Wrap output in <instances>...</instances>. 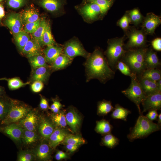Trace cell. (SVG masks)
<instances>
[{
	"label": "cell",
	"instance_id": "obj_1",
	"mask_svg": "<svg viewBox=\"0 0 161 161\" xmlns=\"http://www.w3.org/2000/svg\"><path fill=\"white\" fill-rule=\"evenodd\" d=\"M84 64L87 81L95 78L105 83L114 77V71L110 67L102 53L98 49H96L89 55Z\"/></svg>",
	"mask_w": 161,
	"mask_h": 161
},
{
	"label": "cell",
	"instance_id": "obj_2",
	"mask_svg": "<svg viewBox=\"0 0 161 161\" xmlns=\"http://www.w3.org/2000/svg\"><path fill=\"white\" fill-rule=\"evenodd\" d=\"M161 125L154 123L142 113L140 114L135 126L130 128L127 137L130 142L145 138L151 133L160 130Z\"/></svg>",
	"mask_w": 161,
	"mask_h": 161
},
{
	"label": "cell",
	"instance_id": "obj_3",
	"mask_svg": "<svg viewBox=\"0 0 161 161\" xmlns=\"http://www.w3.org/2000/svg\"><path fill=\"white\" fill-rule=\"evenodd\" d=\"M147 50L141 48L131 50L125 54L122 61L128 65L131 72L137 75L146 69L145 57Z\"/></svg>",
	"mask_w": 161,
	"mask_h": 161
},
{
	"label": "cell",
	"instance_id": "obj_4",
	"mask_svg": "<svg viewBox=\"0 0 161 161\" xmlns=\"http://www.w3.org/2000/svg\"><path fill=\"white\" fill-rule=\"evenodd\" d=\"M31 110V108L24 103L11 99L9 110L0 126H4L20 121Z\"/></svg>",
	"mask_w": 161,
	"mask_h": 161
},
{
	"label": "cell",
	"instance_id": "obj_5",
	"mask_svg": "<svg viewBox=\"0 0 161 161\" xmlns=\"http://www.w3.org/2000/svg\"><path fill=\"white\" fill-rule=\"evenodd\" d=\"M131 83L126 89L122 91V92L137 106L139 114L142 113L140 105L146 97L138 80L137 75L132 73L130 77Z\"/></svg>",
	"mask_w": 161,
	"mask_h": 161
},
{
	"label": "cell",
	"instance_id": "obj_6",
	"mask_svg": "<svg viewBox=\"0 0 161 161\" xmlns=\"http://www.w3.org/2000/svg\"><path fill=\"white\" fill-rule=\"evenodd\" d=\"M123 45V39L122 38L114 40L109 44L106 52L107 61L114 71L117 69L118 62L125 53Z\"/></svg>",
	"mask_w": 161,
	"mask_h": 161
},
{
	"label": "cell",
	"instance_id": "obj_7",
	"mask_svg": "<svg viewBox=\"0 0 161 161\" xmlns=\"http://www.w3.org/2000/svg\"><path fill=\"white\" fill-rule=\"evenodd\" d=\"M64 54L72 59L77 56L88 58L90 55L84 49L80 44L76 41H72L65 45Z\"/></svg>",
	"mask_w": 161,
	"mask_h": 161
},
{
	"label": "cell",
	"instance_id": "obj_8",
	"mask_svg": "<svg viewBox=\"0 0 161 161\" xmlns=\"http://www.w3.org/2000/svg\"><path fill=\"white\" fill-rule=\"evenodd\" d=\"M143 113L150 110L161 109V92H157L147 95L141 103Z\"/></svg>",
	"mask_w": 161,
	"mask_h": 161
},
{
	"label": "cell",
	"instance_id": "obj_9",
	"mask_svg": "<svg viewBox=\"0 0 161 161\" xmlns=\"http://www.w3.org/2000/svg\"><path fill=\"white\" fill-rule=\"evenodd\" d=\"M38 119L35 112L32 110L20 121L18 125L24 129L35 131L38 126Z\"/></svg>",
	"mask_w": 161,
	"mask_h": 161
},
{
	"label": "cell",
	"instance_id": "obj_10",
	"mask_svg": "<svg viewBox=\"0 0 161 161\" xmlns=\"http://www.w3.org/2000/svg\"><path fill=\"white\" fill-rule=\"evenodd\" d=\"M24 129L19 125L12 123L0 127V130L13 140L18 141L21 138Z\"/></svg>",
	"mask_w": 161,
	"mask_h": 161
},
{
	"label": "cell",
	"instance_id": "obj_11",
	"mask_svg": "<svg viewBox=\"0 0 161 161\" xmlns=\"http://www.w3.org/2000/svg\"><path fill=\"white\" fill-rule=\"evenodd\" d=\"M41 47L33 38L27 42L22 51V54L28 58L35 55L41 54Z\"/></svg>",
	"mask_w": 161,
	"mask_h": 161
},
{
	"label": "cell",
	"instance_id": "obj_12",
	"mask_svg": "<svg viewBox=\"0 0 161 161\" xmlns=\"http://www.w3.org/2000/svg\"><path fill=\"white\" fill-rule=\"evenodd\" d=\"M63 51V48L55 44L47 46L43 50L47 63L52 64Z\"/></svg>",
	"mask_w": 161,
	"mask_h": 161
},
{
	"label": "cell",
	"instance_id": "obj_13",
	"mask_svg": "<svg viewBox=\"0 0 161 161\" xmlns=\"http://www.w3.org/2000/svg\"><path fill=\"white\" fill-rule=\"evenodd\" d=\"M161 23V20L159 16L151 13L147 15L143 25V28L148 33L152 34Z\"/></svg>",
	"mask_w": 161,
	"mask_h": 161
},
{
	"label": "cell",
	"instance_id": "obj_14",
	"mask_svg": "<svg viewBox=\"0 0 161 161\" xmlns=\"http://www.w3.org/2000/svg\"><path fill=\"white\" fill-rule=\"evenodd\" d=\"M145 38L143 32L140 30H135L131 34L127 45L128 48H137L143 46Z\"/></svg>",
	"mask_w": 161,
	"mask_h": 161
},
{
	"label": "cell",
	"instance_id": "obj_15",
	"mask_svg": "<svg viewBox=\"0 0 161 161\" xmlns=\"http://www.w3.org/2000/svg\"><path fill=\"white\" fill-rule=\"evenodd\" d=\"M137 76L142 89L146 96L157 92H161L158 88L157 81Z\"/></svg>",
	"mask_w": 161,
	"mask_h": 161
},
{
	"label": "cell",
	"instance_id": "obj_16",
	"mask_svg": "<svg viewBox=\"0 0 161 161\" xmlns=\"http://www.w3.org/2000/svg\"><path fill=\"white\" fill-rule=\"evenodd\" d=\"M65 117L67 124L73 132H76L79 128L81 120L78 113L74 109H71L68 112Z\"/></svg>",
	"mask_w": 161,
	"mask_h": 161
},
{
	"label": "cell",
	"instance_id": "obj_17",
	"mask_svg": "<svg viewBox=\"0 0 161 161\" xmlns=\"http://www.w3.org/2000/svg\"><path fill=\"white\" fill-rule=\"evenodd\" d=\"M48 67L42 66L34 69L31 76L33 81H39L44 82H47L50 74Z\"/></svg>",
	"mask_w": 161,
	"mask_h": 161
},
{
	"label": "cell",
	"instance_id": "obj_18",
	"mask_svg": "<svg viewBox=\"0 0 161 161\" xmlns=\"http://www.w3.org/2000/svg\"><path fill=\"white\" fill-rule=\"evenodd\" d=\"M80 11L85 16L91 19L95 18L101 13L99 7L97 4L93 3L84 6L81 8Z\"/></svg>",
	"mask_w": 161,
	"mask_h": 161
},
{
	"label": "cell",
	"instance_id": "obj_19",
	"mask_svg": "<svg viewBox=\"0 0 161 161\" xmlns=\"http://www.w3.org/2000/svg\"><path fill=\"white\" fill-rule=\"evenodd\" d=\"M64 130L58 128H55L49 137V146L53 148L63 140L66 135Z\"/></svg>",
	"mask_w": 161,
	"mask_h": 161
},
{
	"label": "cell",
	"instance_id": "obj_20",
	"mask_svg": "<svg viewBox=\"0 0 161 161\" xmlns=\"http://www.w3.org/2000/svg\"><path fill=\"white\" fill-rule=\"evenodd\" d=\"M145 62L146 69L156 68L160 65L157 54L152 50H147Z\"/></svg>",
	"mask_w": 161,
	"mask_h": 161
},
{
	"label": "cell",
	"instance_id": "obj_21",
	"mask_svg": "<svg viewBox=\"0 0 161 161\" xmlns=\"http://www.w3.org/2000/svg\"><path fill=\"white\" fill-rule=\"evenodd\" d=\"M52 124L48 120L43 119L38 126L39 131L45 139H48L54 130Z\"/></svg>",
	"mask_w": 161,
	"mask_h": 161
},
{
	"label": "cell",
	"instance_id": "obj_22",
	"mask_svg": "<svg viewBox=\"0 0 161 161\" xmlns=\"http://www.w3.org/2000/svg\"><path fill=\"white\" fill-rule=\"evenodd\" d=\"M20 14L23 25L35 21L40 18L38 12L32 8L27 9Z\"/></svg>",
	"mask_w": 161,
	"mask_h": 161
},
{
	"label": "cell",
	"instance_id": "obj_23",
	"mask_svg": "<svg viewBox=\"0 0 161 161\" xmlns=\"http://www.w3.org/2000/svg\"><path fill=\"white\" fill-rule=\"evenodd\" d=\"M131 113V112L129 110L117 104L112 111L111 116L114 119L126 121L128 115Z\"/></svg>",
	"mask_w": 161,
	"mask_h": 161
},
{
	"label": "cell",
	"instance_id": "obj_24",
	"mask_svg": "<svg viewBox=\"0 0 161 161\" xmlns=\"http://www.w3.org/2000/svg\"><path fill=\"white\" fill-rule=\"evenodd\" d=\"M141 77L157 81L161 79L160 70L156 68L146 69L139 75Z\"/></svg>",
	"mask_w": 161,
	"mask_h": 161
},
{
	"label": "cell",
	"instance_id": "obj_25",
	"mask_svg": "<svg viewBox=\"0 0 161 161\" xmlns=\"http://www.w3.org/2000/svg\"><path fill=\"white\" fill-rule=\"evenodd\" d=\"M14 36L16 45L19 51L21 52L25 45L31 38L28 33L22 30Z\"/></svg>",
	"mask_w": 161,
	"mask_h": 161
},
{
	"label": "cell",
	"instance_id": "obj_26",
	"mask_svg": "<svg viewBox=\"0 0 161 161\" xmlns=\"http://www.w3.org/2000/svg\"><path fill=\"white\" fill-rule=\"evenodd\" d=\"M71 59L64 54H61L51 64V67L52 69L55 70L62 69L71 63Z\"/></svg>",
	"mask_w": 161,
	"mask_h": 161
},
{
	"label": "cell",
	"instance_id": "obj_27",
	"mask_svg": "<svg viewBox=\"0 0 161 161\" xmlns=\"http://www.w3.org/2000/svg\"><path fill=\"white\" fill-rule=\"evenodd\" d=\"M36 157L39 160H47L50 158L49 146L46 143L41 144L35 152Z\"/></svg>",
	"mask_w": 161,
	"mask_h": 161
},
{
	"label": "cell",
	"instance_id": "obj_28",
	"mask_svg": "<svg viewBox=\"0 0 161 161\" xmlns=\"http://www.w3.org/2000/svg\"><path fill=\"white\" fill-rule=\"evenodd\" d=\"M11 100L7 95L0 97V125L9 110Z\"/></svg>",
	"mask_w": 161,
	"mask_h": 161
},
{
	"label": "cell",
	"instance_id": "obj_29",
	"mask_svg": "<svg viewBox=\"0 0 161 161\" xmlns=\"http://www.w3.org/2000/svg\"><path fill=\"white\" fill-rule=\"evenodd\" d=\"M4 80L7 82L9 89L10 90L18 89L30 84V82H23L19 78L15 77L10 78H0V80Z\"/></svg>",
	"mask_w": 161,
	"mask_h": 161
},
{
	"label": "cell",
	"instance_id": "obj_30",
	"mask_svg": "<svg viewBox=\"0 0 161 161\" xmlns=\"http://www.w3.org/2000/svg\"><path fill=\"white\" fill-rule=\"evenodd\" d=\"M112 129L113 126L110 123L103 119L97 122L95 130L99 133L106 135L110 133Z\"/></svg>",
	"mask_w": 161,
	"mask_h": 161
},
{
	"label": "cell",
	"instance_id": "obj_31",
	"mask_svg": "<svg viewBox=\"0 0 161 161\" xmlns=\"http://www.w3.org/2000/svg\"><path fill=\"white\" fill-rule=\"evenodd\" d=\"M47 24V22L44 18H41L38 27L32 33L33 38L39 43L41 47L42 46V37Z\"/></svg>",
	"mask_w": 161,
	"mask_h": 161
},
{
	"label": "cell",
	"instance_id": "obj_32",
	"mask_svg": "<svg viewBox=\"0 0 161 161\" xmlns=\"http://www.w3.org/2000/svg\"><path fill=\"white\" fill-rule=\"evenodd\" d=\"M40 3L43 8L50 12L56 11L61 6L58 0H41Z\"/></svg>",
	"mask_w": 161,
	"mask_h": 161
},
{
	"label": "cell",
	"instance_id": "obj_33",
	"mask_svg": "<svg viewBox=\"0 0 161 161\" xmlns=\"http://www.w3.org/2000/svg\"><path fill=\"white\" fill-rule=\"evenodd\" d=\"M28 58L30 63L33 69L42 66L49 67L44 57L41 54L33 56Z\"/></svg>",
	"mask_w": 161,
	"mask_h": 161
},
{
	"label": "cell",
	"instance_id": "obj_34",
	"mask_svg": "<svg viewBox=\"0 0 161 161\" xmlns=\"http://www.w3.org/2000/svg\"><path fill=\"white\" fill-rule=\"evenodd\" d=\"M42 46L55 44L56 42L52 35L50 25L47 23L42 37Z\"/></svg>",
	"mask_w": 161,
	"mask_h": 161
},
{
	"label": "cell",
	"instance_id": "obj_35",
	"mask_svg": "<svg viewBox=\"0 0 161 161\" xmlns=\"http://www.w3.org/2000/svg\"><path fill=\"white\" fill-rule=\"evenodd\" d=\"M119 142V139L111 133L105 135L102 140V143L103 145L111 148L115 147Z\"/></svg>",
	"mask_w": 161,
	"mask_h": 161
},
{
	"label": "cell",
	"instance_id": "obj_36",
	"mask_svg": "<svg viewBox=\"0 0 161 161\" xmlns=\"http://www.w3.org/2000/svg\"><path fill=\"white\" fill-rule=\"evenodd\" d=\"M114 108L111 102L103 100L98 104L97 113L100 115H105L112 111Z\"/></svg>",
	"mask_w": 161,
	"mask_h": 161
},
{
	"label": "cell",
	"instance_id": "obj_37",
	"mask_svg": "<svg viewBox=\"0 0 161 161\" xmlns=\"http://www.w3.org/2000/svg\"><path fill=\"white\" fill-rule=\"evenodd\" d=\"M21 139L25 144H30L36 141L37 135L35 131L24 129Z\"/></svg>",
	"mask_w": 161,
	"mask_h": 161
},
{
	"label": "cell",
	"instance_id": "obj_38",
	"mask_svg": "<svg viewBox=\"0 0 161 161\" xmlns=\"http://www.w3.org/2000/svg\"><path fill=\"white\" fill-rule=\"evenodd\" d=\"M64 143L66 144L79 145L85 143V140L81 137L72 134L66 135L64 138Z\"/></svg>",
	"mask_w": 161,
	"mask_h": 161
},
{
	"label": "cell",
	"instance_id": "obj_39",
	"mask_svg": "<svg viewBox=\"0 0 161 161\" xmlns=\"http://www.w3.org/2000/svg\"><path fill=\"white\" fill-rule=\"evenodd\" d=\"M5 20L11 23L22 30L23 24L20 14L17 13H11L7 16Z\"/></svg>",
	"mask_w": 161,
	"mask_h": 161
},
{
	"label": "cell",
	"instance_id": "obj_40",
	"mask_svg": "<svg viewBox=\"0 0 161 161\" xmlns=\"http://www.w3.org/2000/svg\"><path fill=\"white\" fill-rule=\"evenodd\" d=\"M52 116L53 121L57 125L61 127L64 128L66 126L67 123L65 116L62 112L55 113Z\"/></svg>",
	"mask_w": 161,
	"mask_h": 161
},
{
	"label": "cell",
	"instance_id": "obj_41",
	"mask_svg": "<svg viewBox=\"0 0 161 161\" xmlns=\"http://www.w3.org/2000/svg\"><path fill=\"white\" fill-rule=\"evenodd\" d=\"M91 3L97 4L100 7L101 13H105L109 8L111 3L109 0H90Z\"/></svg>",
	"mask_w": 161,
	"mask_h": 161
},
{
	"label": "cell",
	"instance_id": "obj_42",
	"mask_svg": "<svg viewBox=\"0 0 161 161\" xmlns=\"http://www.w3.org/2000/svg\"><path fill=\"white\" fill-rule=\"evenodd\" d=\"M41 20V18H39L35 21L28 23L25 24L24 30L28 33H33L38 27Z\"/></svg>",
	"mask_w": 161,
	"mask_h": 161
},
{
	"label": "cell",
	"instance_id": "obj_43",
	"mask_svg": "<svg viewBox=\"0 0 161 161\" xmlns=\"http://www.w3.org/2000/svg\"><path fill=\"white\" fill-rule=\"evenodd\" d=\"M116 69L125 75L130 77L132 74V72L129 67L122 61L119 60L118 62Z\"/></svg>",
	"mask_w": 161,
	"mask_h": 161
},
{
	"label": "cell",
	"instance_id": "obj_44",
	"mask_svg": "<svg viewBox=\"0 0 161 161\" xmlns=\"http://www.w3.org/2000/svg\"><path fill=\"white\" fill-rule=\"evenodd\" d=\"M34 158L32 153L28 151H22L19 153L18 156V160L19 161H31Z\"/></svg>",
	"mask_w": 161,
	"mask_h": 161
},
{
	"label": "cell",
	"instance_id": "obj_45",
	"mask_svg": "<svg viewBox=\"0 0 161 161\" xmlns=\"http://www.w3.org/2000/svg\"><path fill=\"white\" fill-rule=\"evenodd\" d=\"M26 1V0H7V4L10 7L17 9L23 6Z\"/></svg>",
	"mask_w": 161,
	"mask_h": 161
},
{
	"label": "cell",
	"instance_id": "obj_46",
	"mask_svg": "<svg viewBox=\"0 0 161 161\" xmlns=\"http://www.w3.org/2000/svg\"><path fill=\"white\" fill-rule=\"evenodd\" d=\"M42 82L39 81H35L31 85L32 91L35 93L41 91L44 87V84Z\"/></svg>",
	"mask_w": 161,
	"mask_h": 161
},
{
	"label": "cell",
	"instance_id": "obj_47",
	"mask_svg": "<svg viewBox=\"0 0 161 161\" xmlns=\"http://www.w3.org/2000/svg\"><path fill=\"white\" fill-rule=\"evenodd\" d=\"M130 19L126 15L123 16L119 21L118 24L123 29H126L129 26Z\"/></svg>",
	"mask_w": 161,
	"mask_h": 161
},
{
	"label": "cell",
	"instance_id": "obj_48",
	"mask_svg": "<svg viewBox=\"0 0 161 161\" xmlns=\"http://www.w3.org/2000/svg\"><path fill=\"white\" fill-rule=\"evenodd\" d=\"M4 23L5 25L11 30L14 35H16L22 30L21 28L9 21L5 20Z\"/></svg>",
	"mask_w": 161,
	"mask_h": 161
},
{
	"label": "cell",
	"instance_id": "obj_49",
	"mask_svg": "<svg viewBox=\"0 0 161 161\" xmlns=\"http://www.w3.org/2000/svg\"><path fill=\"white\" fill-rule=\"evenodd\" d=\"M61 104L60 102L57 100H54L53 103L50 107V109L55 113L59 112V110L61 107Z\"/></svg>",
	"mask_w": 161,
	"mask_h": 161
},
{
	"label": "cell",
	"instance_id": "obj_50",
	"mask_svg": "<svg viewBox=\"0 0 161 161\" xmlns=\"http://www.w3.org/2000/svg\"><path fill=\"white\" fill-rule=\"evenodd\" d=\"M151 45L155 50L158 51L161 50V39L157 38L154 39L151 42Z\"/></svg>",
	"mask_w": 161,
	"mask_h": 161
},
{
	"label": "cell",
	"instance_id": "obj_51",
	"mask_svg": "<svg viewBox=\"0 0 161 161\" xmlns=\"http://www.w3.org/2000/svg\"><path fill=\"white\" fill-rule=\"evenodd\" d=\"M148 112V113L145 116L147 118L152 121L157 119L158 116L157 110H153Z\"/></svg>",
	"mask_w": 161,
	"mask_h": 161
},
{
	"label": "cell",
	"instance_id": "obj_52",
	"mask_svg": "<svg viewBox=\"0 0 161 161\" xmlns=\"http://www.w3.org/2000/svg\"><path fill=\"white\" fill-rule=\"evenodd\" d=\"M129 17L130 20L135 24H138L137 16L136 13L135 9H133L130 11L129 13Z\"/></svg>",
	"mask_w": 161,
	"mask_h": 161
},
{
	"label": "cell",
	"instance_id": "obj_53",
	"mask_svg": "<svg viewBox=\"0 0 161 161\" xmlns=\"http://www.w3.org/2000/svg\"><path fill=\"white\" fill-rule=\"evenodd\" d=\"M40 107L43 110H46L48 107V102L47 100L44 98L41 97L40 103Z\"/></svg>",
	"mask_w": 161,
	"mask_h": 161
},
{
	"label": "cell",
	"instance_id": "obj_54",
	"mask_svg": "<svg viewBox=\"0 0 161 161\" xmlns=\"http://www.w3.org/2000/svg\"><path fill=\"white\" fill-rule=\"evenodd\" d=\"M78 145L66 144V148L69 151L72 152L78 149Z\"/></svg>",
	"mask_w": 161,
	"mask_h": 161
},
{
	"label": "cell",
	"instance_id": "obj_55",
	"mask_svg": "<svg viewBox=\"0 0 161 161\" xmlns=\"http://www.w3.org/2000/svg\"><path fill=\"white\" fill-rule=\"evenodd\" d=\"M5 16V11L3 5L0 4V21Z\"/></svg>",
	"mask_w": 161,
	"mask_h": 161
},
{
	"label": "cell",
	"instance_id": "obj_56",
	"mask_svg": "<svg viewBox=\"0 0 161 161\" xmlns=\"http://www.w3.org/2000/svg\"><path fill=\"white\" fill-rule=\"evenodd\" d=\"M66 157L67 155H62L59 153L58 152L55 155V159L57 160H60Z\"/></svg>",
	"mask_w": 161,
	"mask_h": 161
},
{
	"label": "cell",
	"instance_id": "obj_57",
	"mask_svg": "<svg viewBox=\"0 0 161 161\" xmlns=\"http://www.w3.org/2000/svg\"><path fill=\"white\" fill-rule=\"evenodd\" d=\"M6 95V93L4 87L0 86V97Z\"/></svg>",
	"mask_w": 161,
	"mask_h": 161
},
{
	"label": "cell",
	"instance_id": "obj_58",
	"mask_svg": "<svg viewBox=\"0 0 161 161\" xmlns=\"http://www.w3.org/2000/svg\"><path fill=\"white\" fill-rule=\"evenodd\" d=\"M157 84L159 90L161 91V79L157 81Z\"/></svg>",
	"mask_w": 161,
	"mask_h": 161
},
{
	"label": "cell",
	"instance_id": "obj_59",
	"mask_svg": "<svg viewBox=\"0 0 161 161\" xmlns=\"http://www.w3.org/2000/svg\"><path fill=\"white\" fill-rule=\"evenodd\" d=\"M157 121H158L157 124L161 125V113H160L158 116Z\"/></svg>",
	"mask_w": 161,
	"mask_h": 161
},
{
	"label": "cell",
	"instance_id": "obj_60",
	"mask_svg": "<svg viewBox=\"0 0 161 161\" xmlns=\"http://www.w3.org/2000/svg\"><path fill=\"white\" fill-rule=\"evenodd\" d=\"M58 152L60 154L64 155H66V154L64 152L62 151H59Z\"/></svg>",
	"mask_w": 161,
	"mask_h": 161
},
{
	"label": "cell",
	"instance_id": "obj_61",
	"mask_svg": "<svg viewBox=\"0 0 161 161\" xmlns=\"http://www.w3.org/2000/svg\"><path fill=\"white\" fill-rule=\"evenodd\" d=\"M3 0H0V2L1 1Z\"/></svg>",
	"mask_w": 161,
	"mask_h": 161
}]
</instances>
